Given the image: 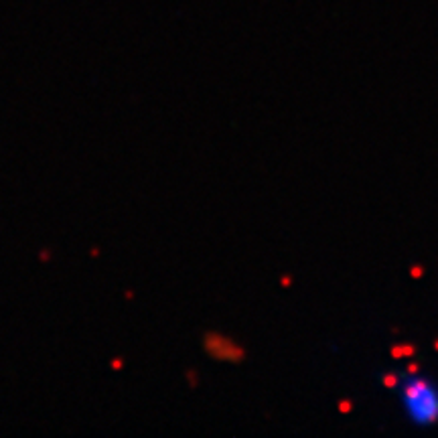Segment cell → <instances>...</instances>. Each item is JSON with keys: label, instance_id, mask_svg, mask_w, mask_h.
<instances>
[{"label": "cell", "instance_id": "6da1fadb", "mask_svg": "<svg viewBox=\"0 0 438 438\" xmlns=\"http://www.w3.org/2000/svg\"><path fill=\"white\" fill-rule=\"evenodd\" d=\"M396 394L404 418L416 428H430L438 424V381L426 373L406 371L398 383Z\"/></svg>", "mask_w": 438, "mask_h": 438}]
</instances>
